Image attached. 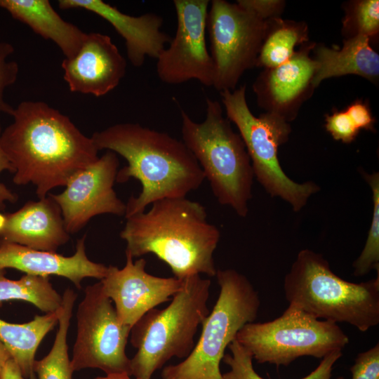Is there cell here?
Here are the masks:
<instances>
[{
  "mask_svg": "<svg viewBox=\"0 0 379 379\" xmlns=\"http://www.w3.org/2000/svg\"><path fill=\"white\" fill-rule=\"evenodd\" d=\"M76 316L77 336L70 359L73 372L92 368L105 374L131 375L126 347L131 328L119 321L100 281L86 287Z\"/></svg>",
  "mask_w": 379,
  "mask_h": 379,
  "instance_id": "cell-10",
  "label": "cell"
},
{
  "mask_svg": "<svg viewBox=\"0 0 379 379\" xmlns=\"http://www.w3.org/2000/svg\"><path fill=\"white\" fill-rule=\"evenodd\" d=\"M0 270V308L8 300H18L34 305L44 313L58 311L62 306V296L52 286L48 277L25 274L12 280Z\"/></svg>",
  "mask_w": 379,
  "mask_h": 379,
  "instance_id": "cell-25",
  "label": "cell"
},
{
  "mask_svg": "<svg viewBox=\"0 0 379 379\" xmlns=\"http://www.w3.org/2000/svg\"><path fill=\"white\" fill-rule=\"evenodd\" d=\"M1 126L0 124V135L1 133ZM4 171H8L11 173L15 172V169L3 150L0 143V173ZM18 196L16 193L10 190L4 184L0 182V212H4L6 208V202L15 203Z\"/></svg>",
  "mask_w": 379,
  "mask_h": 379,
  "instance_id": "cell-34",
  "label": "cell"
},
{
  "mask_svg": "<svg viewBox=\"0 0 379 379\" xmlns=\"http://www.w3.org/2000/svg\"><path fill=\"white\" fill-rule=\"evenodd\" d=\"M119 166L117 154L107 150L75 173L63 192L48 194L59 206L69 234L79 232L98 215H125L126 205L114 190Z\"/></svg>",
  "mask_w": 379,
  "mask_h": 379,
  "instance_id": "cell-13",
  "label": "cell"
},
{
  "mask_svg": "<svg viewBox=\"0 0 379 379\" xmlns=\"http://www.w3.org/2000/svg\"><path fill=\"white\" fill-rule=\"evenodd\" d=\"M350 371L352 379H379V343L359 353Z\"/></svg>",
  "mask_w": 379,
  "mask_h": 379,
  "instance_id": "cell-31",
  "label": "cell"
},
{
  "mask_svg": "<svg viewBox=\"0 0 379 379\" xmlns=\"http://www.w3.org/2000/svg\"><path fill=\"white\" fill-rule=\"evenodd\" d=\"M210 287L209 279L188 277L167 307L149 310L133 326L131 343L137 352L130 359L131 376L151 379L171 359L190 354L197 330L210 312Z\"/></svg>",
  "mask_w": 379,
  "mask_h": 379,
  "instance_id": "cell-6",
  "label": "cell"
},
{
  "mask_svg": "<svg viewBox=\"0 0 379 379\" xmlns=\"http://www.w3.org/2000/svg\"><path fill=\"white\" fill-rule=\"evenodd\" d=\"M284 289L288 307L318 319L345 322L361 332L379 324V274L350 282L335 274L321 254L303 249L285 276Z\"/></svg>",
  "mask_w": 379,
  "mask_h": 379,
  "instance_id": "cell-4",
  "label": "cell"
},
{
  "mask_svg": "<svg viewBox=\"0 0 379 379\" xmlns=\"http://www.w3.org/2000/svg\"><path fill=\"white\" fill-rule=\"evenodd\" d=\"M11 358V356L8 350L4 345V343L0 340V374L4 366L5 365L6 361Z\"/></svg>",
  "mask_w": 379,
  "mask_h": 379,
  "instance_id": "cell-36",
  "label": "cell"
},
{
  "mask_svg": "<svg viewBox=\"0 0 379 379\" xmlns=\"http://www.w3.org/2000/svg\"><path fill=\"white\" fill-rule=\"evenodd\" d=\"M208 0H174L177 27L175 36L157 60L161 81L180 84L195 79L213 86L214 65L206 44Z\"/></svg>",
  "mask_w": 379,
  "mask_h": 379,
  "instance_id": "cell-12",
  "label": "cell"
},
{
  "mask_svg": "<svg viewBox=\"0 0 379 379\" xmlns=\"http://www.w3.org/2000/svg\"><path fill=\"white\" fill-rule=\"evenodd\" d=\"M309 41V29L303 21L284 20L281 18L267 20L255 67L273 68L288 60L295 48Z\"/></svg>",
  "mask_w": 379,
  "mask_h": 379,
  "instance_id": "cell-23",
  "label": "cell"
},
{
  "mask_svg": "<svg viewBox=\"0 0 379 379\" xmlns=\"http://www.w3.org/2000/svg\"><path fill=\"white\" fill-rule=\"evenodd\" d=\"M0 8L41 37L53 41L65 58L77 55L87 34L62 19L48 0H0Z\"/></svg>",
  "mask_w": 379,
  "mask_h": 379,
  "instance_id": "cell-21",
  "label": "cell"
},
{
  "mask_svg": "<svg viewBox=\"0 0 379 379\" xmlns=\"http://www.w3.org/2000/svg\"><path fill=\"white\" fill-rule=\"evenodd\" d=\"M94 379H138L132 378L131 375L128 373H114V374H105L104 376H99Z\"/></svg>",
  "mask_w": 379,
  "mask_h": 379,
  "instance_id": "cell-37",
  "label": "cell"
},
{
  "mask_svg": "<svg viewBox=\"0 0 379 379\" xmlns=\"http://www.w3.org/2000/svg\"><path fill=\"white\" fill-rule=\"evenodd\" d=\"M60 308L54 312L35 315L32 320L24 324L10 323L0 319V340L25 379H35L36 352L46 334L58 323Z\"/></svg>",
  "mask_w": 379,
  "mask_h": 379,
  "instance_id": "cell-22",
  "label": "cell"
},
{
  "mask_svg": "<svg viewBox=\"0 0 379 379\" xmlns=\"http://www.w3.org/2000/svg\"><path fill=\"white\" fill-rule=\"evenodd\" d=\"M63 77L72 92L104 95L115 88L126 72V60L107 34L91 32L77 55L64 58Z\"/></svg>",
  "mask_w": 379,
  "mask_h": 379,
  "instance_id": "cell-16",
  "label": "cell"
},
{
  "mask_svg": "<svg viewBox=\"0 0 379 379\" xmlns=\"http://www.w3.org/2000/svg\"><path fill=\"white\" fill-rule=\"evenodd\" d=\"M220 93L226 117L236 125L244 142L254 176L270 195L281 198L294 211H300L320 187L312 181L295 182L281 168L278 149L288 139L289 123L268 112L253 115L246 102L245 85Z\"/></svg>",
  "mask_w": 379,
  "mask_h": 379,
  "instance_id": "cell-8",
  "label": "cell"
},
{
  "mask_svg": "<svg viewBox=\"0 0 379 379\" xmlns=\"http://www.w3.org/2000/svg\"><path fill=\"white\" fill-rule=\"evenodd\" d=\"M342 34L345 39L364 36L370 40L379 32V1L356 0L343 4Z\"/></svg>",
  "mask_w": 379,
  "mask_h": 379,
  "instance_id": "cell-27",
  "label": "cell"
},
{
  "mask_svg": "<svg viewBox=\"0 0 379 379\" xmlns=\"http://www.w3.org/2000/svg\"><path fill=\"white\" fill-rule=\"evenodd\" d=\"M237 3L262 20L281 18L286 5L280 0H238Z\"/></svg>",
  "mask_w": 379,
  "mask_h": 379,
  "instance_id": "cell-32",
  "label": "cell"
},
{
  "mask_svg": "<svg viewBox=\"0 0 379 379\" xmlns=\"http://www.w3.org/2000/svg\"><path fill=\"white\" fill-rule=\"evenodd\" d=\"M267 27V20L237 3L211 1L206 28L215 69L213 87L233 91L243 74L255 67Z\"/></svg>",
  "mask_w": 379,
  "mask_h": 379,
  "instance_id": "cell-11",
  "label": "cell"
},
{
  "mask_svg": "<svg viewBox=\"0 0 379 379\" xmlns=\"http://www.w3.org/2000/svg\"><path fill=\"white\" fill-rule=\"evenodd\" d=\"M218 299L201 324V333L190 354L166 365L161 379H224L220 362L238 331L257 318L260 300L248 278L234 269L217 270Z\"/></svg>",
  "mask_w": 379,
  "mask_h": 379,
  "instance_id": "cell-7",
  "label": "cell"
},
{
  "mask_svg": "<svg viewBox=\"0 0 379 379\" xmlns=\"http://www.w3.org/2000/svg\"><path fill=\"white\" fill-rule=\"evenodd\" d=\"M77 296V293L70 288H67L63 293L59 326L53 345L46 356L35 360L34 364V372L38 379H72L74 372L68 354L67 338Z\"/></svg>",
  "mask_w": 379,
  "mask_h": 379,
  "instance_id": "cell-24",
  "label": "cell"
},
{
  "mask_svg": "<svg viewBox=\"0 0 379 379\" xmlns=\"http://www.w3.org/2000/svg\"><path fill=\"white\" fill-rule=\"evenodd\" d=\"M370 41L364 36L345 39L340 49L316 44L312 50L317 64L312 82L314 88L326 79L347 74L362 77L376 84L379 79V55Z\"/></svg>",
  "mask_w": 379,
  "mask_h": 379,
  "instance_id": "cell-20",
  "label": "cell"
},
{
  "mask_svg": "<svg viewBox=\"0 0 379 379\" xmlns=\"http://www.w3.org/2000/svg\"><path fill=\"white\" fill-rule=\"evenodd\" d=\"M58 6L84 9L107 21L124 39L128 58L135 67L142 66L146 57L157 59L171 40L161 30L163 19L155 13L132 16L101 0H59Z\"/></svg>",
  "mask_w": 379,
  "mask_h": 379,
  "instance_id": "cell-19",
  "label": "cell"
},
{
  "mask_svg": "<svg viewBox=\"0 0 379 379\" xmlns=\"http://www.w3.org/2000/svg\"><path fill=\"white\" fill-rule=\"evenodd\" d=\"M0 379H25L18 366L12 358L9 359L4 366Z\"/></svg>",
  "mask_w": 379,
  "mask_h": 379,
  "instance_id": "cell-35",
  "label": "cell"
},
{
  "mask_svg": "<svg viewBox=\"0 0 379 379\" xmlns=\"http://www.w3.org/2000/svg\"><path fill=\"white\" fill-rule=\"evenodd\" d=\"M361 173L371 188L373 211L365 246L352 264L355 277H364L373 270L379 272V173Z\"/></svg>",
  "mask_w": 379,
  "mask_h": 379,
  "instance_id": "cell-28",
  "label": "cell"
},
{
  "mask_svg": "<svg viewBox=\"0 0 379 379\" xmlns=\"http://www.w3.org/2000/svg\"><path fill=\"white\" fill-rule=\"evenodd\" d=\"M69 235L59 206L49 195L29 201L15 212H0V242L56 252Z\"/></svg>",
  "mask_w": 379,
  "mask_h": 379,
  "instance_id": "cell-17",
  "label": "cell"
},
{
  "mask_svg": "<svg viewBox=\"0 0 379 379\" xmlns=\"http://www.w3.org/2000/svg\"><path fill=\"white\" fill-rule=\"evenodd\" d=\"M86 234L78 239L74 253L64 256L56 252L36 250L20 244L0 242V270L11 268L25 274L65 277L81 288L85 278L103 279L108 266L91 260L85 248Z\"/></svg>",
  "mask_w": 379,
  "mask_h": 379,
  "instance_id": "cell-18",
  "label": "cell"
},
{
  "mask_svg": "<svg viewBox=\"0 0 379 379\" xmlns=\"http://www.w3.org/2000/svg\"><path fill=\"white\" fill-rule=\"evenodd\" d=\"M325 128L334 140L346 144L352 142L359 133L345 110L326 114Z\"/></svg>",
  "mask_w": 379,
  "mask_h": 379,
  "instance_id": "cell-30",
  "label": "cell"
},
{
  "mask_svg": "<svg viewBox=\"0 0 379 379\" xmlns=\"http://www.w3.org/2000/svg\"><path fill=\"white\" fill-rule=\"evenodd\" d=\"M228 347L231 354H225L222 361L230 367V371L222 373L224 379H265L255 371L252 355L235 339ZM342 354L340 350L327 354L314 370L301 379H333V366ZM334 379L345 378L340 376Z\"/></svg>",
  "mask_w": 379,
  "mask_h": 379,
  "instance_id": "cell-26",
  "label": "cell"
},
{
  "mask_svg": "<svg viewBox=\"0 0 379 379\" xmlns=\"http://www.w3.org/2000/svg\"><path fill=\"white\" fill-rule=\"evenodd\" d=\"M91 138L99 151L107 149L126 160L127 165L117 172V182L134 178L141 184L139 195L131 196L126 204V218L145 211L156 201L186 197L205 179L184 142L167 133L122 123L95 132Z\"/></svg>",
  "mask_w": 379,
  "mask_h": 379,
  "instance_id": "cell-2",
  "label": "cell"
},
{
  "mask_svg": "<svg viewBox=\"0 0 379 379\" xmlns=\"http://www.w3.org/2000/svg\"><path fill=\"white\" fill-rule=\"evenodd\" d=\"M235 340L258 363L277 366H287L305 356L321 359L349 343L337 324L290 307L272 321L245 324Z\"/></svg>",
  "mask_w": 379,
  "mask_h": 379,
  "instance_id": "cell-9",
  "label": "cell"
},
{
  "mask_svg": "<svg viewBox=\"0 0 379 379\" xmlns=\"http://www.w3.org/2000/svg\"><path fill=\"white\" fill-rule=\"evenodd\" d=\"M315 42L301 45L284 63L264 69L253 84L259 107L287 122L294 120L303 102L314 93L316 62L310 56Z\"/></svg>",
  "mask_w": 379,
  "mask_h": 379,
  "instance_id": "cell-15",
  "label": "cell"
},
{
  "mask_svg": "<svg viewBox=\"0 0 379 379\" xmlns=\"http://www.w3.org/2000/svg\"><path fill=\"white\" fill-rule=\"evenodd\" d=\"M206 102V117L201 123L180 111L182 141L197 161L217 201L244 218L252 197L251 159L241 137L223 116L221 104L208 98Z\"/></svg>",
  "mask_w": 379,
  "mask_h": 379,
  "instance_id": "cell-5",
  "label": "cell"
},
{
  "mask_svg": "<svg viewBox=\"0 0 379 379\" xmlns=\"http://www.w3.org/2000/svg\"><path fill=\"white\" fill-rule=\"evenodd\" d=\"M148 211L126 218L120 237L133 258L155 255L184 279L193 275L215 277L213 254L220 232L207 219L204 206L187 197L152 203Z\"/></svg>",
  "mask_w": 379,
  "mask_h": 379,
  "instance_id": "cell-3",
  "label": "cell"
},
{
  "mask_svg": "<svg viewBox=\"0 0 379 379\" xmlns=\"http://www.w3.org/2000/svg\"><path fill=\"white\" fill-rule=\"evenodd\" d=\"M345 111L359 131L361 129L375 131V119L368 104L361 100H357L349 105Z\"/></svg>",
  "mask_w": 379,
  "mask_h": 379,
  "instance_id": "cell-33",
  "label": "cell"
},
{
  "mask_svg": "<svg viewBox=\"0 0 379 379\" xmlns=\"http://www.w3.org/2000/svg\"><path fill=\"white\" fill-rule=\"evenodd\" d=\"M125 253L124 267L108 266L100 282L113 302L119 321L132 328L149 310L170 301L181 288L182 279L152 275L146 271L145 258L133 261L129 253Z\"/></svg>",
  "mask_w": 379,
  "mask_h": 379,
  "instance_id": "cell-14",
  "label": "cell"
},
{
  "mask_svg": "<svg viewBox=\"0 0 379 379\" xmlns=\"http://www.w3.org/2000/svg\"><path fill=\"white\" fill-rule=\"evenodd\" d=\"M14 52L13 45L6 41H0V113L11 115L13 108L4 100L5 90L17 80L19 66L17 62L8 60Z\"/></svg>",
  "mask_w": 379,
  "mask_h": 379,
  "instance_id": "cell-29",
  "label": "cell"
},
{
  "mask_svg": "<svg viewBox=\"0 0 379 379\" xmlns=\"http://www.w3.org/2000/svg\"><path fill=\"white\" fill-rule=\"evenodd\" d=\"M11 116L0 143L15 169L13 182L32 184L39 199L99 158L92 138L44 102H21Z\"/></svg>",
  "mask_w": 379,
  "mask_h": 379,
  "instance_id": "cell-1",
  "label": "cell"
}]
</instances>
